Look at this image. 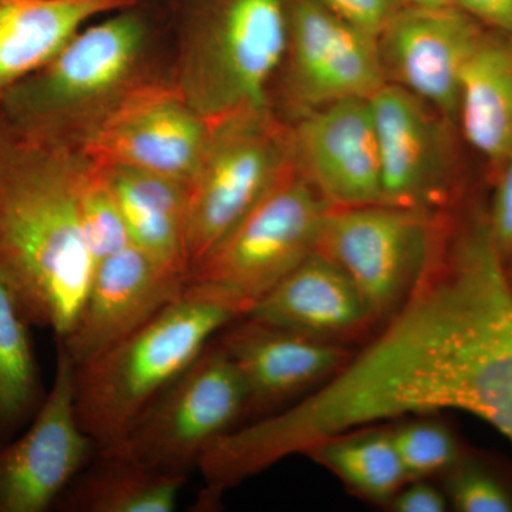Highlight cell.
I'll use <instances>...</instances> for the list:
<instances>
[{
    "label": "cell",
    "instance_id": "1",
    "mask_svg": "<svg viewBox=\"0 0 512 512\" xmlns=\"http://www.w3.org/2000/svg\"><path fill=\"white\" fill-rule=\"evenodd\" d=\"M82 151L22 136L0 114V276L30 326L66 338L94 271L79 220Z\"/></svg>",
    "mask_w": 512,
    "mask_h": 512
},
{
    "label": "cell",
    "instance_id": "2",
    "mask_svg": "<svg viewBox=\"0 0 512 512\" xmlns=\"http://www.w3.org/2000/svg\"><path fill=\"white\" fill-rule=\"evenodd\" d=\"M150 53V26L136 6L109 13L0 94V114L30 140L82 151L121 101L153 77Z\"/></svg>",
    "mask_w": 512,
    "mask_h": 512
},
{
    "label": "cell",
    "instance_id": "3",
    "mask_svg": "<svg viewBox=\"0 0 512 512\" xmlns=\"http://www.w3.org/2000/svg\"><path fill=\"white\" fill-rule=\"evenodd\" d=\"M247 316L217 289L187 282L183 293L133 333L74 365L80 426L99 451L114 450L148 406L229 323Z\"/></svg>",
    "mask_w": 512,
    "mask_h": 512
},
{
    "label": "cell",
    "instance_id": "4",
    "mask_svg": "<svg viewBox=\"0 0 512 512\" xmlns=\"http://www.w3.org/2000/svg\"><path fill=\"white\" fill-rule=\"evenodd\" d=\"M288 42V0H212L188 20L171 82L210 123L271 106Z\"/></svg>",
    "mask_w": 512,
    "mask_h": 512
},
{
    "label": "cell",
    "instance_id": "5",
    "mask_svg": "<svg viewBox=\"0 0 512 512\" xmlns=\"http://www.w3.org/2000/svg\"><path fill=\"white\" fill-rule=\"evenodd\" d=\"M330 207L295 164L188 274L247 312L318 251Z\"/></svg>",
    "mask_w": 512,
    "mask_h": 512
},
{
    "label": "cell",
    "instance_id": "6",
    "mask_svg": "<svg viewBox=\"0 0 512 512\" xmlns=\"http://www.w3.org/2000/svg\"><path fill=\"white\" fill-rule=\"evenodd\" d=\"M292 164L291 131L271 106L211 123L207 150L188 187V274Z\"/></svg>",
    "mask_w": 512,
    "mask_h": 512
},
{
    "label": "cell",
    "instance_id": "7",
    "mask_svg": "<svg viewBox=\"0 0 512 512\" xmlns=\"http://www.w3.org/2000/svg\"><path fill=\"white\" fill-rule=\"evenodd\" d=\"M247 414V390L217 336L138 417L120 453L175 476L188 477L212 441Z\"/></svg>",
    "mask_w": 512,
    "mask_h": 512
},
{
    "label": "cell",
    "instance_id": "8",
    "mask_svg": "<svg viewBox=\"0 0 512 512\" xmlns=\"http://www.w3.org/2000/svg\"><path fill=\"white\" fill-rule=\"evenodd\" d=\"M440 227L433 211L420 208H332L318 251L349 276L376 323L386 322L419 281Z\"/></svg>",
    "mask_w": 512,
    "mask_h": 512
},
{
    "label": "cell",
    "instance_id": "9",
    "mask_svg": "<svg viewBox=\"0 0 512 512\" xmlns=\"http://www.w3.org/2000/svg\"><path fill=\"white\" fill-rule=\"evenodd\" d=\"M210 134V121L171 79L151 77L121 101L82 153L97 164L134 168L190 187Z\"/></svg>",
    "mask_w": 512,
    "mask_h": 512
},
{
    "label": "cell",
    "instance_id": "10",
    "mask_svg": "<svg viewBox=\"0 0 512 512\" xmlns=\"http://www.w3.org/2000/svg\"><path fill=\"white\" fill-rule=\"evenodd\" d=\"M97 444L80 426L74 363L57 345L55 379L22 436L0 446V512H46L96 457Z\"/></svg>",
    "mask_w": 512,
    "mask_h": 512
},
{
    "label": "cell",
    "instance_id": "11",
    "mask_svg": "<svg viewBox=\"0 0 512 512\" xmlns=\"http://www.w3.org/2000/svg\"><path fill=\"white\" fill-rule=\"evenodd\" d=\"M288 5L285 97L298 116L342 100L370 99L382 89L387 79L376 36L315 0Z\"/></svg>",
    "mask_w": 512,
    "mask_h": 512
},
{
    "label": "cell",
    "instance_id": "12",
    "mask_svg": "<svg viewBox=\"0 0 512 512\" xmlns=\"http://www.w3.org/2000/svg\"><path fill=\"white\" fill-rule=\"evenodd\" d=\"M369 104L379 147L384 204L433 211L446 200L453 180L448 120L393 83L377 90Z\"/></svg>",
    "mask_w": 512,
    "mask_h": 512
},
{
    "label": "cell",
    "instance_id": "13",
    "mask_svg": "<svg viewBox=\"0 0 512 512\" xmlns=\"http://www.w3.org/2000/svg\"><path fill=\"white\" fill-rule=\"evenodd\" d=\"M484 32L456 6H406L377 37L387 83L457 120L464 70Z\"/></svg>",
    "mask_w": 512,
    "mask_h": 512
},
{
    "label": "cell",
    "instance_id": "14",
    "mask_svg": "<svg viewBox=\"0 0 512 512\" xmlns=\"http://www.w3.org/2000/svg\"><path fill=\"white\" fill-rule=\"evenodd\" d=\"M289 131L293 164L330 207L384 204L369 99L342 100L308 111Z\"/></svg>",
    "mask_w": 512,
    "mask_h": 512
},
{
    "label": "cell",
    "instance_id": "15",
    "mask_svg": "<svg viewBox=\"0 0 512 512\" xmlns=\"http://www.w3.org/2000/svg\"><path fill=\"white\" fill-rule=\"evenodd\" d=\"M187 279L128 245L94 265L79 315L57 345L82 365L120 342L183 293Z\"/></svg>",
    "mask_w": 512,
    "mask_h": 512
},
{
    "label": "cell",
    "instance_id": "16",
    "mask_svg": "<svg viewBox=\"0 0 512 512\" xmlns=\"http://www.w3.org/2000/svg\"><path fill=\"white\" fill-rule=\"evenodd\" d=\"M217 340L245 384V416L254 414L258 419L296 394L326 382L353 355L342 343L311 338L254 315L229 323Z\"/></svg>",
    "mask_w": 512,
    "mask_h": 512
},
{
    "label": "cell",
    "instance_id": "17",
    "mask_svg": "<svg viewBox=\"0 0 512 512\" xmlns=\"http://www.w3.org/2000/svg\"><path fill=\"white\" fill-rule=\"evenodd\" d=\"M248 315L335 343L376 325L349 276L319 251L282 279Z\"/></svg>",
    "mask_w": 512,
    "mask_h": 512
},
{
    "label": "cell",
    "instance_id": "18",
    "mask_svg": "<svg viewBox=\"0 0 512 512\" xmlns=\"http://www.w3.org/2000/svg\"><path fill=\"white\" fill-rule=\"evenodd\" d=\"M137 0H0V94L45 66L80 29Z\"/></svg>",
    "mask_w": 512,
    "mask_h": 512
},
{
    "label": "cell",
    "instance_id": "19",
    "mask_svg": "<svg viewBox=\"0 0 512 512\" xmlns=\"http://www.w3.org/2000/svg\"><path fill=\"white\" fill-rule=\"evenodd\" d=\"M99 165L131 244L161 268L187 279L188 185L121 165Z\"/></svg>",
    "mask_w": 512,
    "mask_h": 512
},
{
    "label": "cell",
    "instance_id": "20",
    "mask_svg": "<svg viewBox=\"0 0 512 512\" xmlns=\"http://www.w3.org/2000/svg\"><path fill=\"white\" fill-rule=\"evenodd\" d=\"M457 120L468 143L503 167L512 154V36L485 29L464 70Z\"/></svg>",
    "mask_w": 512,
    "mask_h": 512
},
{
    "label": "cell",
    "instance_id": "21",
    "mask_svg": "<svg viewBox=\"0 0 512 512\" xmlns=\"http://www.w3.org/2000/svg\"><path fill=\"white\" fill-rule=\"evenodd\" d=\"M187 477L164 473L120 453H101L60 495L64 512H173Z\"/></svg>",
    "mask_w": 512,
    "mask_h": 512
},
{
    "label": "cell",
    "instance_id": "22",
    "mask_svg": "<svg viewBox=\"0 0 512 512\" xmlns=\"http://www.w3.org/2000/svg\"><path fill=\"white\" fill-rule=\"evenodd\" d=\"M30 328L0 276V446L29 426L46 397Z\"/></svg>",
    "mask_w": 512,
    "mask_h": 512
},
{
    "label": "cell",
    "instance_id": "23",
    "mask_svg": "<svg viewBox=\"0 0 512 512\" xmlns=\"http://www.w3.org/2000/svg\"><path fill=\"white\" fill-rule=\"evenodd\" d=\"M308 456L372 503H392L407 483L390 430L349 431L323 441Z\"/></svg>",
    "mask_w": 512,
    "mask_h": 512
},
{
    "label": "cell",
    "instance_id": "24",
    "mask_svg": "<svg viewBox=\"0 0 512 512\" xmlns=\"http://www.w3.org/2000/svg\"><path fill=\"white\" fill-rule=\"evenodd\" d=\"M79 220L94 265L131 245L126 222L99 164L84 156L80 174Z\"/></svg>",
    "mask_w": 512,
    "mask_h": 512
},
{
    "label": "cell",
    "instance_id": "25",
    "mask_svg": "<svg viewBox=\"0 0 512 512\" xmlns=\"http://www.w3.org/2000/svg\"><path fill=\"white\" fill-rule=\"evenodd\" d=\"M390 436L407 483L447 473L463 458L456 437L439 421H407L390 430Z\"/></svg>",
    "mask_w": 512,
    "mask_h": 512
},
{
    "label": "cell",
    "instance_id": "26",
    "mask_svg": "<svg viewBox=\"0 0 512 512\" xmlns=\"http://www.w3.org/2000/svg\"><path fill=\"white\" fill-rule=\"evenodd\" d=\"M446 497L460 512H511L512 491L500 477L473 461H460L447 471Z\"/></svg>",
    "mask_w": 512,
    "mask_h": 512
},
{
    "label": "cell",
    "instance_id": "27",
    "mask_svg": "<svg viewBox=\"0 0 512 512\" xmlns=\"http://www.w3.org/2000/svg\"><path fill=\"white\" fill-rule=\"evenodd\" d=\"M322 8L379 37L407 5L406 0H315Z\"/></svg>",
    "mask_w": 512,
    "mask_h": 512
},
{
    "label": "cell",
    "instance_id": "28",
    "mask_svg": "<svg viewBox=\"0 0 512 512\" xmlns=\"http://www.w3.org/2000/svg\"><path fill=\"white\" fill-rule=\"evenodd\" d=\"M500 170L490 210L485 214L495 247L508 261L512 258V154Z\"/></svg>",
    "mask_w": 512,
    "mask_h": 512
},
{
    "label": "cell",
    "instance_id": "29",
    "mask_svg": "<svg viewBox=\"0 0 512 512\" xmlns=\"http://www.w3.org/2000/svg\"><path fill=\"white\" fill-rule=\"evenodd\" d=\"M389 505L397 512H443L447 510L448 500L427 480H413L403 485Z\"/></svg>",
    "mask_w": 512,
    "mask_h": 512
},
{
    "label": "cell",
    "instance_id": "30",
    "mask_svg": "<svg viewBox=\"0 0 512 512\" xmlns=\"http://www.w3.org/2000/svg\"><path fill=\"white\" fill-rule=\"evenodd\" d=\"M485 29L512 36V0H450Z\"/></svg>",
    "mask_w": 512,
    "mask_h": 512
},
{
    "label": "cell",
    "instance_id": "31",
    "mask_svg": "<svg viewBox=\"0 0 512 512\" xmlns=\"http://www.w3.org/2000/svg\"><path fill=\"white\" fill-rule=\"evenodd\" d=\"M409 6H423V8H440L451 5L450 0H406Z\"/></svg>",
    "mask_w": 512,
    "mask_h": 512
},
{
    "label": "cell",
    "instance_id": "32",
    "mask_svg": "<svg viewBox=\"0 0 512 512\" xmlns=\"http://www.w3.org/2000/svg\"><path fill=\"white\" fill-rule=\"evenodd\" d=\"M505 266H507L508 276H510V281L512 284V258L505 261Z\"/></svg>",
    "mask_w": 512,
    "mask_h": 512
}]
</instances>
